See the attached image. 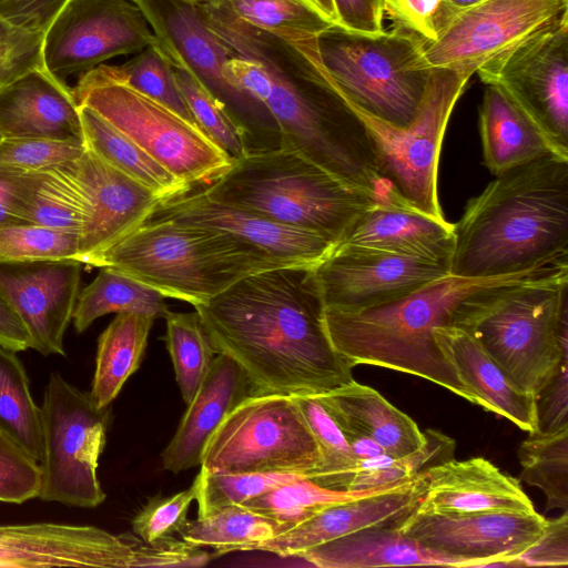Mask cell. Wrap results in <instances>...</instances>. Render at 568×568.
I'll return each mask as SVG.
<instances>
[{
  "label": "cell",
  "mask_w": 568,
  "mask_h": 568,
  "mask_svg": "<svg viewBox=\"0 0 568 568\" xmlns=\"http://www.w3.org/2000/svg\"><path fill=\"white\" fill-rule=\"evenodd\" d=\"M194 308L215 353L243 368L252 393L321 395L354 381L326 334L311 267L251 274Z\"/></svg>",
  "instance_id": "cell-1"
},
{
  "label": "cell",
  "mask_w": 568,
  "mask_h": 568,
  "mask_svg": "<svg viewBox=\"0 0 568 568\" xmlns=\"http://www.w3.org/2000/svg\"><path fill=\"white\" fill-rule=\"evenodd\" d=\"M449 274L487 278L567 263L568 159L547 154L498 175L455 224Z\"/></svg>",
  "instance_id": "cell-2"
},
{
  "label": "cell",
  "mask_w": 568,
  "mask_h": 568,
  "mask_svg": "<svg viewBox=\"0 0 568 568\" xmlns=\"http://www.w3.org/2000/svg\"><path fill=\"white\" fill-rule=\"evenodd\" d=\"M197 11L232 55L257 57L268 67L272 85L261 105L275 122L278 145L298 152L345 184L388 200L371 135L352 109L297 53L300 82L273 54L274 38L210 6Z\"/></svg>",
  "instance_id": "cell-3"
},
{
  "label": "cell",
  "mask_w": 568,
  "mask_h": 568,
  "mask_svg": "<svg viewBox=\"0 0 568 568\" xmlns=\"http://www.w3.org/2000/svg\"><path fill=\"white\" fill-rule=\"evenodd\" d=\"M536 274L487 278L448 274L379 306L323 310V323L333 347L352 367L373 365L415 375L476 404L440 352L434 331L449 324L458 304L473 293Z\"/></svg>",
  "instance_id": "cell-4"
},
{
  "label": "cell",
  "mask_w": 568,
  "mask_h": 568,
  "mask_svg": "<svg viewBox=\"0 0 568 568\" xmlns=\"http://www.w3.org/2000/svg\"><path fill=\"white\" fill-rule=\"evenodd\" d=\"M568 263L479 290L449 324L471 335L515 384L535 395L568 358Z\"/></svg>",
  "instance_id": "cell-5"
},
{
  "label": "cell",
  "mask_w": 568,
  "mask_h": 568,
  "mask_svg": "<svg viewBox=\"0 0 568 568\" xmlns=\"http://www.w3.org/2000/svg\"><path fill=\"white\" fill-rule=\"evenodd\" d=\"M103 266L193 306L251 274L285 267L226 231L162 217H151L106 251L94 265Z\"/></svg>",
  "instance_id": "cell-6"
},
{
  "label": "cell",
  "mask_w": 568,
  "mask_h": 568,
  "mask_svg": "<svg viewBox=\"0 0 568 568\" xmlns=\"http://www.w3.org/2000/svg\"><path fill=\"white\" fill-rule=\"evenodd\" d=\"M423 45L399 29L368 33L334 23L286 47L345 102L403 129L414 119L433 70L424 62Z\"/></svg>",
  "instance_id": "cell-7"
},
{
  "label": "cell",
  "mask_w": 568,
  "mask_h": 568,
  "mask_svg": "<svg viewBox=\"0 0 568 568\" xmlns=\"http://www.w3.org/2000/svg\"><path fill=\"white\" fill-rule=\"evenodd\" d=\"M202 186L219 201L321 233L335 244L365 209L381 200L282 146L251 150Z\"/></svg>",
  "instance_id": "cell-8"
},
{
  "label": "cell",
  "mask_w": 568,
  "mask_h": 568,
  "mask_svg": "<svg viewBox=\"0 0 568 568\" xmlns=\"http://www.w3.org/2000/svg\"><path fill=\"white\" fill-rule=\"evenodd\" d=\"M79 105L97 111L190 189L207 185L233 160L199 126L110 78L101 65L72 89Z\"/></svg>",
  "instance_id": "cell-9"
},
{
  "label": "cell",
  "mask_w": 568,
  "mask_h": 568,
  "mask_svg": "<svg viewBox=\"0 0 568 568\" xmlns=\"http://www.w3.org/2000/svg\"><path fill=\"white\" fill-rule=\"evenodd\" d=\"M41 409V488L39 498L95 508L105 499L98 478L111 409L99 407L59 373H51Z\"/></svg>",
  "instance_id": "cell-10"
},
{
  "label": "cell",
  "mask_w": 568,
  "mask_h": 568,
  "mask_svg": "<svg viewBox=\"0 0 568 568\" xmlns=\"http://www.w3.org/2000/svg\"><path fill=\"white\" fill-rule=\"evenodd\" d=\"M470 78L448 69H433L419 108L403 129L342 99L367 129L387 189L403 203L436 219H445L437 194L442 143L455 104Z\"/></svg>",
  "instance_id": "cell-11"
},
{
  "label": "cell",
  "mask_w": 568,
  "mask_h": 568,
  "mask_svg": "<svg viewBox=\"0 0 568 568\" xmlns=\"http://www.w3.org/2000/svg\"><path fill=\"white\" fill-rule=\"evenodd\" d=\"M204 551L181 538L148 542L88 525H0V567H199Z\"/></svg>",
  "instance_id": "cell-12"
},
{
  "label": "cell",
  "mask_w": 568,
  "mask_h": 568,
  "mask_svg": "<svg viewBox=\"0 0 568 568\" xmlns=\"http://www.w3.org/2000/svg\"><path fill=\"white\" fill-rule=\"evenodd\" d=\"M320 462L316 440L293 396L252 393L215 430L201 467L231 474H300L310 479Z\"/></svg>",
  "instance_id": "cell-13"
},
{
  "label": "cell",
  "mask_w": 568,
  "mask_h": 568,
  "mask_svg": "<svg viewBox=\"0 0 568 568\" xmlns=\"http://www.w3.org/2000/svg\"><path fill=\"white\" fill-rule=\"evenodd\" d=\"M476 74L517 104L556 156L568 159V12Z\"/></svg>",
  "instance_id": "cell-14"
},
{
  "label": "cell",
  "mask_w": 568,
  "mask_h": 568,
  "mask_svg": "<svg viewBox=\"0 0 568 568\" xmlns=\"http://www.w3.org/2000/svg\"><path fill=\"white\" fill-rule=\"evenodd\" d=\"M565 12L568 0H480L457 10L440 37L424 43V62L471 77Z\"/></svg>",
  "instance_id": "cell-15"
},
{
  "label": "cell",
  "mask_w": 568,
  "mask_h": 568,
  "mask_svg": "<svg viewBox=\"0 0 568 568\" xmlns=\"http://www.w3.org/2000/svg\"><path fill=\"white\" fill-rule=\"evenodd\" d=\"M155 40L143 10L131 0H68L44 32L43 63L65 82L69 75L140 52Z\"/></svg>",
  "instance_id": "cell-16"
},
{
  "label": "cell",
  "mask_w": 568,
  "mask_h": 568,
  "mask_svg": "<svg viewBox=\"0 0 568 568\" xmlns=\"http://www.w3.org/2000/svg\"><path fill=\"white\" fill-rule=\"evenodd\" d=\"M448 274L445 264L356 247H334L311 267L323 310L346 312L396 301Z\"/></svg>",
  "instance_id": "cell-17"
},
{
  "label": "cell",
  "mask_w": 568,
  "mask_h": 568,
  "mask_svg": "<svg viewBox=\"0 0 568 568\" xmlns=\"http://www.w3.org/2000/svg\"><path fill=\"white\" fill-rule=\"evenodd\" d=\"M546 518L536 510L438 514L417 508L397 528L432 550L467 560L470 567H499L518 558L541 536Z\"/></svg>",
  "instance_id": "cell-18"
},
{
  "label": "cell",
  "mask_w": 568,
  "mask_h": 568,
  "mask_svg": "<svg viewBox=\"0 0 568 568\" xmlns=\"http://www.w3.org/2000/svg\"><path fill=\"white\" fill-rule=\"evenodd\" d=\"M82 263L0 258V290L44 356L65 355L64 334L80 294Z\"/></svg>",
  "instance_id": "cell-19"
},
{
  "label": "cell",
  "mask_w": 568,
  "mask_h": 568,
  "mask_svg": "<svg viewBox=\"0 0 568 568\" xmlns=\"http://www.w3.org/2000/svg\"><path fill=\"white\" fill-rule=\"evenodd\" d=\"M152 217L226 231L285 266L312 267L335 242L314 231L284 224L210 196L202 185L162 201Z\"/></svg>",
  "instance_id": "cell-20"
},
{
  "label": "cell",
  "mask_w": 568,
  "mask_h": 568,
  "mask_svg": "<svg viewBox=\"0 0 568 568\" xmlns=\"http://www.w3.org/2000/svg\"><path fill=\"white\" fill-rule=\"evenodd\" d=\"M77 169L87 203L77 260L94 266L106 251L149 221L163 200L87 149Z\"/></svg>",
  "instance_id": "cell-21"
},
{
  "label": "cell",
  "mask_w": 568,
  "mask_h": 568,
  "mask_svg": "<svg viewBox=\"0 0 568 568\" xmlns=\"http://www.w3.org/2000/svg\"><path fill=\"white\" fill-rule=\"evenodd\" d=\"M426 471L397 485L366 491L359 497L328 506L295 527L264 541L255 550L280 557H298L324 542L354 531L396 523L422 501Z\"/></svg>",
  "instance_id": "cell-22"
},
{
  "label": "cell",
  "mask_w": 568,
  "mask_h": 568,
  "mask_svg": "<svg viewBox=\"0 0 568 568\" xmlns=\"http://www.w3.org/2000/svg\"><path fill=\"white\" fill-rule=\"evenodd\" d=\"M455 242V224L394 197L376 201L365 209L334 247L383 251L449 267Z\"/></svg>",
  "instance_id": "cell-23"
},
{
  "label": "cell",
  "mask_w": 568,
  "mask_h": 568,
  "mask_svg": "<svg viewBox=\"0 0 568 568\" xmlns=\"http://www.w3.org/2000/svg\"><path fill=\"white\" fill-rule=\"evenodd\" d=\"M426 493L418 510L438 514L534 511L519 481L483 457L454 458L426 471Z\"/></svg>",
  "instance_id": "cell-24"
},
{
  "label": "cell",
  "mask_w": 568,
  "mask_h": 568,
  "mask_svg": "<svg viewBox=\"0 0 568 568\" xmlns=\"http://www.w3.org/2000/svg\"><path fill=\"white\" fill-rule=\"evenodd\" d=\"M0 132L3 138L83 141L72 89L45 68L24 73L0 90Z\"/></svg>",
  "instance_id": "cell-25"
},
{
  "label": "cell",
  "mask_w": 568,
  "mask_h": 568,
  "mask_svg": "<svg viewBox=\"0 0 568 568\" xmlns=\"http://www.w3.org/2000/svg\"><path fill=\"white\" fill-rule=\"evenodd\" d=\"M251 394L252 387L243 368L231 357L217 354L161 455L163 467L178 474L201 465L204 449L215 430Z\"/></svg>",
  "instance_id": "cell-26"
},
{
  "label": "cell",
  "mask_w": 568,
  "mask_h": 568,
  "mask_svg": "<svg viewBox=\"0 0 568 568\" xmlns=\"http://www.w3.org/2000/svg\"><path fill=\"white\" fill-rule=\"evenodd\" d=\"M434 336L477 405L525 432L536 429L534 395L518 387L471 335L447 324L437 327Z\"/></svg>",
  "instance_id": "cell-27"
},
{
  "label": "cell",
  "mask_w": 568,
  "mask_h": 568,
  "mask_svg": "<svg viewBox=\"0 0 568 568\" xmlns=\"http://www.w3.org/2000/svg\"><path fill=\"white\" fill-rule=\"evenodd\" d=\"M298 557L321 568L470 567L465 559L432 550L404 535L396 523L354 531L318 545Z\"/></svg>",
  "instance_id": "cell-28"
},
{
  "label": "cell",
  "mask_w": 568,
  "mask_h": 568,
  "mask_svg": "<svg viewBox=\"0 0 568 568\" xmlns=\"http://www.w3.org/2000/svg\"><path fill=\"white\" fill-rule=\"evenodd\" d=\"M135 3L143 10L154 33L172 43L222 101L232 102V93L222 74L223 65L232 54L205 24L196 7L179 0H138Z\"/></svg>",
  "instance_id": "cell-29"
},
{
  "label": "cell",
  "mask_w": 568,
  "mask_h": 568,
  "mask_svg": "<svg viewBox=\"0 0 568 568\" xmlns=\"http://www.w3.org/2000/svg\"><path fill=\"white\" fill-rule=\"evenodd\" d=\"M342 427L361 432L400 457L423 446L425 433L376 389L355 381L317 395Z\"/></svg>",
  "instance_id": "cell-30"
},
{
  "label": "cell",
  "mask_w": 568,
  "mask_h": 568,
  "mask_svg": "<svg viewBox=\"0 0 568 568\" xmlns=\"http://www.w3.org/2000/svg\"><path fill=\"white\" fill-rule=\"evenodd\" d=\"M479 132L484 163L495 176L554 154L530 119L504 91L491 84H486L479 106Z\"/></svg>",
  "instance_id": "cell-31"
},
{
  "label": "cell",
  "mask_w": 568,
  "mask_h": 568,
  "mask_svg": "<svg viewBox=\"0 0 568 568\" xmlns=\"http://www.w3.org/2000/svg\"><path fill=\"white\" fill-rule=\"evenodd\" d=\"M155 45L170 64L175 81L199 128L234 161L247 154L250 130L192 70L176 49L155 34Z\"/></svg>",
  "instance_id": "cell-32"
},
{
  "label": "cell",
  "mask_w": 568,
  "mask_h": 568,
  "mask_svg": "<svg viewBox=\"0 0 568 568\" xmlns=\"http://www.w3.org/2000/svg\"><path fill=\"white\" fill-rule=\"evenodd\" d=\"M79 106L87 150L145 185L163 201L190 190L97 111L87 105Z\"/></svg>",
  "instance_id": "cell-33"
},
{
  "label": "cell",
  "mask_w": 568,
  "mask_h": 568,
  "mask_svg": "<svg viewBox=\"0 0 568 568\" xmlns=\"http://www.w3.org/2000/svg\"><path fill=\"white\" fill-rule=\"evenodd\" d=\"M154 321L144 314L118 313L100 335L90 392L99 407L110 406L140 367Z\"/></svg>",
  "instance_id": "cell-34"
},
{
  "label": "cell",
  "mask_w": 568,
  "mask_h": 568,
  "mask_svg": "<svg viewBox=\"0 0 568 568\" xmlns=\"http://www.w3.org/2000/svg\"><path fill=\"white\" fill-rule=\"evenodd\" d=\"M203 3L287 47L318 37L335 23L312 0H207Z\"/></svg>",
  "instance_id": "cell-35"
},
{
  "label": "cell",
  "mask_w": 568,
  "mask_h": 568,
  "mask_svg": "<svg viewBox=\"0 0 568 568\" xmlns=\"http://www.w3.org/2000/svg\"><path fill=\"white\" fill-rule=\"evenodd\" d=\"M78 296L72 321L83 333L99 317L111 313H136L164 318L169 313L165 296L145 284L109 266Z\"/></svg>",
  "instance_id": "cell-36"
},
{
  "label": "cell",
  "mask_w": 568,
  "mask_h": 568,
  "mask_svg": "<svg viewBox=\"0 0 568 568\" xmlns=\"http://www.w3.org/2000/svg\"><path fill=\"white\" fill-rule=\"evenodd\" d=\"M286 530L272 518L243 505H233L210 516L186 520L179 537L196 547H211L215 556H221L255 550L258 545Z\"/></svg>",
  "instance_id": "cell-37"
},
{
  "label": "cell",
  "mask_w": 568,
  "mask_h": 568,
  "mask_svg": "<svg viewBox=\"0 0 568 568\" xmlns=\"http://www.w3.org/2000/svg\"><path fill=\"white\" fill-rule=\"evenodd\" d=\"M17 353L0 345V432L39 462L41 409Z\"/></svg>",
  "instance_id": "cell-38"
},
{
  "label": "cell",
  "mask_w": 568,
  "mask_h": 568,
  "mask_svg": "<svg viewBox=\"0 0 568 568\" xmlns=\"http://www.w3.org/2000/svg\"><path fill=\"white\" fill-rule=\"evenodd\" d=\"M520 478L546 496V510L568 508V428L529 433L517 450Z\"/></svg>",
  "instance_id": "cell-39"
},
{
  "label": "cell",
  "mask_w": 568,
  "mask_h": 568,
  "mask_svg": "<svg viewBox=\"0 0 568 568\" xmlns=\"http://www.w3.org/2000/svg\"><path fill=\"white\" fill-rule=\"evenodd\" d=\"M293 398L316 440L321 455L318 468L310 479L325 488L345 490L358 460L341 426L317 395H298Z\"/></svg>",
  "instance_id": "cell-40"
},
{
  "label": "cell",
  "mask_w": 568,
  "mask_h": 568,
  "mask_svg": "<svg viewBox=\"0 0 568 568\" xmlns=\"http://www.w3.org/2000/svg\"><path fill=\"white\" fill-rule=\"evenodd\" d=\"M164 320L166 349L182 399L187 405L204 381L216 353L196 312L169 311Z\"/></svg>",
  "instance_id": "cell-41"
},
{
  "label": "cell",
  "mask_w": 568,
  "mask_h": 568,
  "mask_svg": "<svg viewBox=\"0 0 568 568\" xmlns=\"http://www.w3.org/2000/svg\"><path fill=\"white\" fill-rule=\"evenodd\" d=\"M366 491L369 490L329 489L308 478H301L251 498L241 505L278 521L288 530L324 508L354 499Z\"/></svg>",
  "instance_id": "cell-42"
},
{
  "label": "cell",
  "mask_w": 568,
  "mask_h": 568,
  "mask_svg": "<svg viewBox=\"0 0 568 568\" xmlns=\"http://www.w3.org/2000/svg\"><path fill=\"white\" fill-rule=\"evenodd\" d=\"M113 80L151 98L199 126L175 81L172 69L155 42L121 65L100 64Z\"/></svg>",
  "instance_id": "cell-43"
},
{
  "label": "cell",
  "mask_w": 568,
  "mask_h": 568,
  "mask_svg": "<svg viewBox=\"0 0 568 568\" xmlns=\"http://www.w3.org/2000/svg\"><path fill=\"white\" fill-rule=\"evenodd\" d=\"M301 478L308 477L282 473H215L201 467L194 479L197 488V517L203 518L229 506L241 505Z\"/></svg>",
  "instance_id": "cell-44"
},
{
  "label": "cell",
  "mask_w": 568,
  "mask_h": 568,
  "mask_svg": "<svg viewBox=\"0 0 568 568\" xmlns=\"http://www.w3.org/2000/svg\"><path fill=\"white\" fill-rule=\"evenodd\" d=\"M424 433L426 439L420 448L408 455L395 457L384 466L356 471L345 490L364 491L390 487L454 458L453 438L435 429H427Z\"/></svg>",
  "instance_id": "cell-45"
},
{
  "label": "cell",
  "mask_w": 568,
  "mask_h": 568,
  "mask_svg": "<svg viewBox=\"0 0 568 568\" xmlns=\"http://www.w3.org/2000/svg\"><path fill=\"white\" fill-rule=\"evenodd\" d=\"M79 234L33 223L0 226V258H78Z\"/></svg>",
  "instance_id": "cell-46"
},
{
  "label": "cell",
  "mask_w": 568,
  "mask_h": 568,
  "mask_svg": "<svg viewBox=\"0 0 568 568\" xmlns=\"http://www.w3.org/2000/svg\"><path fill=\"white\" fill-rule=\"evenodd\" d=\"M84 151L81 140L3 138L0 141V165L23 172H43L79 159Z\"/></svg>",
  "instance_id": "cell-47"
},
{
  "label": "cell",
  "mask_w": 568,
  "mask_h": 568,
  "mask_svg": "<svg viewBox=\"0 0 568 568\" xmlns=\"http://www.w3.org/2000/svg\"><path fill=\"white\" fill-rule=\"evenodd\" d=\"M383 21L405 31L424 43L436 41L455 12L447 0H379Z\"/></svg>",
  "instance_id": "cell-48"
},
{
  "label": "cell",
  "mask_w": 568,
  "mask_h": 568,
  "mask_svg": "<svg viewBox=\"0 0 568 568\" xmlns=\"http://www.w3.org/2000/svg\"><path fill=\"white\" fill-rule=\"evenodd\" d=\"M44 32L17 26L0 16V90L33 70L44 68Z\"/></svg>",
  "instance_id": "cell-49"
},
{
  "label": "cell",
  "mask_w": 568,
  "mask_h": 568,
  "mask_svg": "<svg viewBox=\"0 0 568 568\" xmlns=\"http://www.w3.org/2000/svg\"><path fill=\"white\" fill-rule=\"evenodd\" d=\"M39 462L0 432V501L23 504L39 498Z\"/></svg>",
  "instance_id": "cell-50"
},
{
  "label": "cell",
  "mask_w": 568,
  "mask_h": 568,
  "mask_svg": "<svg viewBox=\"0 0 568 568\" xmlns=\"http://www.w3.org/2000/svg\"><path fill=\"white\" fill-rule=\"evenodd\" d=\"M196 484L171 496H155L134 516L132 529L148 542L174 537L186 523L187 510L196 498Z\"/></svg>",
  "instance_id": "cell-51"
},
{
  "label": "cell",
  "mask_w": 568,
  "mask_h": 568,
  "mask_svg": "<svg viewBox=\"0 0 568 568\" xmlns=\"http://www.w3.org/2000/svg\"><path fill=\"white\" fill-rule=\"evenodd\" d=\"M537 432L551 434L568 428V358L560 362L535 393Z\"/></svg>",
  "instance_id": "cell-52"
},
{
  "label": "cell",
  "mask_w": 568,
  "mask_h": 568,
  "mask_svg": "<svg viewBox=\"0 0 568 568\" xmlns=\"http://www.w3.org/2000/svg\"><path fill=\"white\" fill-rule=\"evenodd\" d=\"M39 175L0 165V226L27 223L23 213Z\"/></svg>",
  "instance_id": "cell-53"
},
{
  "label": "cell",
  "mask_w": 568,
  "mask_h": 568,
  "mask_svg": "<svg viewBox=\"0 0 568 568\" xmlns=\"http://www.w3.org/2000/svg\"><path fill=\"white\" fill-rule=\"evenodd\" d=\"M523 566L568 565V514L547 520L541 536L518 558Z\"/></svg>",
  "instance_id": "cell-54"
},
{
  "label": "cell",
  "mask_w": 568,
  "mask_h": 568,
  "mask_svg": "<svg viewBox=\"0 0 568 568\" xmlns=\"http://www.w3.org/2000/svg\"><path fill=\"white\" fill-rule=\"evenodd\" d=\"M68 0H0V16L26 29L45 32Z\"/></svg>",
  "instance_id": "cell-55"
},
{
  "label": "cell",
  "mask_w": 568,
  "mask_h": 568,
  "mask_svg": "<svg viewBox=\"0 0 568 568\" xmlns=\"http://www.w3.org/2000/svg\"><path fill=\"white\" fill-rule=\"evenodd\" d=\"M336 23L349 30L376 33L383 31L384 21L379 0H333Z\"/></svg>",
  "instance_id": "cell-56"
},
{
  "label": "cell",
  "mask_w": 568,
  "mask_h": 568,
  "mask_svg": "<svg viewBox=\"0 0 568 568\" xmlns=\"http://www.w3.org/2000/svg\"><path fill=\"white\" fill-rule=\"evenodd\" d=\"M0 345L16 352L26 351L31 346L28 329L1 290Z\"/></svg>",
  "instance_id": "cell-57"
},
{
  "label": "cell",
  "mask_w": 568,
  "mask_h": 568,
  "mask_svg": "<svg viewBox=\"0 0 568 568\" xmlns=\"http://www.w3.org/2000/svg\"><path fill=\"white\" fill-rule=\"evenodd\" d=\"M348 445L358 459H365L386 453L385 449L369 436L352 428L342 427Z\"/></svg>",
  "instance_id": "cell-58"
},
{
  "label": "cell",
  "mask_w": 568,
  "mask_h": 568,
  "mask_svg": "<svg viewBox=\"0 0 568 568\" xmlns=\"http://www.w3.org/2000/svg\"><path fill=\"white\" fill-rule=\"evenodd\" d=\"M320 10L336 23V10L333 0H312Z\"/></svg>",
  "instance_id": "cell-59"
},
{
  "label": "cell",
  "mask_w": 568,
  "mask_h": 568,
  "mask_svg": "<svg viewBox=\"0 0 568 568\" xmlns=\"http://www.w3.org/2000/svg\"><path fill=\"white\" fill-rule=\"evenodd\" d=\"M454 8L463 9L479 2L480 0H447Z\"/></svg>",
  "instance_id": "cell-60"
},
{
  "label": "cell",
  "mask_w": 568,
  "mask_h": 568,
  "mask_svg": "<svg viewBox=\"0 0 568 568\" xmlns=\"http://www.w3.org/2000/svg\"><path fill=\"white\" fill-rule=\"evenodd\" d=\"M179 1H183V2L196 6V4L203 3V2H205L207 0H179Z\"/></svg>",
  "instance_id": "cell-61"
},
{
  "label": "cell",
  "mask_w": 568,
  "mask_h": 568,
  "mask_svg": "<svg viewBox=\"0 0 568 568\" xmlns=\"http://www.w3.org/2000/svg\"><path fill=\"white\" fill-rule=\"evenodd\" d=\"M2 139H3V136H2V134H1V132H0V141H1Z\"/></svg>",
  "instance_id": "cell-62"
},
{
  "label": "cell",
  "mask_w": 568,
  "mask_h": 568,
  "mask_svg": "<svg viewBox=\"0 0 568 568\" xmlns=\"http://www.w3.org/2000/svg\"><path fill=\"white\" fill-rule=\"evenodd\" d=\"M131 1L136 2L138 0H131Z\"/></svg>",
  "instance_id": "cell-63"
}]
</instances>
